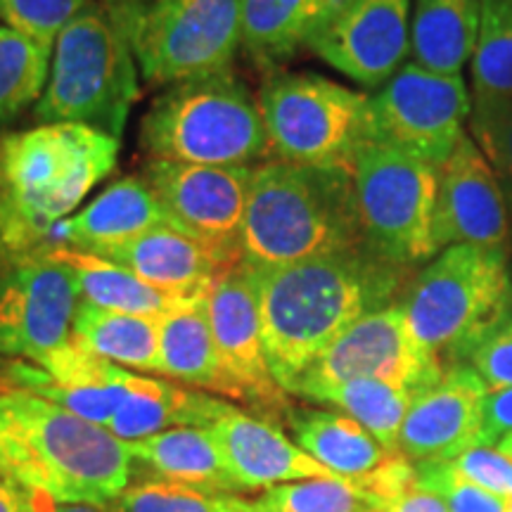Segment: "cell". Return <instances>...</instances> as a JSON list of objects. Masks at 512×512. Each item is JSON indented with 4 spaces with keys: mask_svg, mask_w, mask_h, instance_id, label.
Instances as JSON below:
<instances>
[{
    "mask_svg": "<svg viewBox=\"0 0 512 512\" xmlns=\"http://www.w3.org/2000/svg\"><path fill=\"white\" fill-rule=\"evenodd\" d=\"M486 384L467 363L448 366L415 396L399 434V453L413 463L453 460L479 446Z\"/></svg>",
    "mask_w": 512,
    "mask_h": 512,
    "instance_id": "19",
    "label": "cell"
},
{
    "mask_svg": "<svg viewBox=\"0 0 512 512\" xmlns=\"http://www.w3.org/2000/svg\"><path fill=\"white\" fill-rule=\"evenodd\" d=\"M131 377L126 368L69 339L38 366L12 358L0 373V387L41 396L93 425L107 427L128 396Z\"/></svg>",
    "mask_w": 512,
    "mask_h": 512,
    "instance_id": "18",
    "label": "cell"
},
{
    "mask_svg": "<svg viewBox=\"0 0 512 512\" xmlns=\"http://www.w3.org/2000/svg\"><path fill=\"white\" fill-rule=\"evenodd\" d=\"M136 458L105 427L22 389L0 387V475L55 505H110Z\"/></svg>",
    "mask_w": 512,
    "mask_h": 512,
    "instance_id": "2",
    "label": "cell"
},
{
    "mask_svg": "<svg viewBox=\"0 0 512 512\" xmlns=\"http://www.w3.org/2000/svg\"><path fill=\"white\" fill-rule=\"evenodd\" d=\"M50 60L53 46L0 24V124L41 100Z\"/></svg>",
    "mask_w": 512,
    "mask_h": 512,
    "instance_id": "32",
    "label": "cell"
},
{
    "mask_svg": "<svg viewBox=\"0 0 512 512\" xmlns=\"http://www.w3.org/2000/svg\"><path fill=\"white\" fill-rule=\"evenodd\" d=\"M363 242L389 264L415 268L439 254L437 202L441 166L387 145L363 143L351 162Z\"/></svg>",
    "mask_w": 512,
    "mask_h": 512,
    "instance_id": "8",
    "label": "cell"
},
{
    "mask_svg": "<svg viewBox=\"0 0 512 512\" xmlns=\"http://www.w3.org/2000/svg\"><path fill=\"white\" fill-rule=\"evenodd\" d=\"M309 401L335 406L339 413L361 422L389 453H399V434L415 394L401 384L358 377L318 389Z\"/></svg>",
    "mask_w": 512,
    "mask_h": 512,
    "instance_id": "31",
    "label": "cell"
},
{
    "mask_svg": "<svg viewBox=\"0 0 512 512\" xmlns=\"http://www.w3.org/2000/svg\"><path fill=\"white\" fill-rule=\"evenodd\" d=\"M510 216L501 178L486 162L475 140L465 136L441 164L437 238L439 252L453 245H475L510 252Z\"/></svg>",
    "mask_w": 512,
    "mask_h": 512,
    "instance_id": "17",
    "label": "cell"
},
{
    "mask_svg": "<svg viewBox=\"0 0 512 512\" xmlns=\"http://www.w3.org/2000/svg\"><path fill=\"white\" fill-rule=\"evenodd\" d=\"M138 100V62L131 38L98 0L60 31L46 91L34 107L38 124H81L121 138Z\"/></svg>",
    "mask_w": 512,
    "mask_h": 512,
    "instance_id": "7",
    "label": "cell"
},
{
    "mask_svg": "<svg viewBox=\"0 0 512 512\" xmlns=\"http://www.w3.org/2000/svg\"><path fill=\"white\" fill-rule=\"evenodd\" d=\"M164 223L169 219L155 190L143 176H126L102 190L79 214L57 223L48 233V242L55 240V249H76L100 256Z\"/></svg>",
    "mask_w": 512,
    "mask_h": 512,
    "instance_id": "22",
    "label": "cell"
},
{
    "mask_svg": "<svg viewBox=\"0 0 512 512\" xmlns=\"http://www.w3.org/2000/svg\"><path fill=\"white\" fill-rule=\"evenodd\" d=\"M79 304V280L57 249L10 259L0 268L3 354L43 363L72 339Z\"/></svg>",
    "mask_w": 512,
    "mask_h": 512,
    "instance_id": "12",
    "label": "cell"
},
{
    "mask_svg": "<svg viewBox=\"0 0 512 512\" xmlns=\"http://www.w3.org/2000/svg\"><path fill=\"white\" fill-rule=\"evenodd\" d=\"M100 256L178 299L209 297L216 280L238 266L171 223L147 230L140 238Z\"/></svg>",
    "mask_w": 512,
    "mask_h": 512,
    "instance_id": "21",
    "label": "cell"
},
{
    "mask_svg": "<svg viewBox=\"0 0 512 512\" xmlns=\"http://www.w3.org/2000/svg\"><path fill=\"white\" fill-rule=\"evenodd\" d=\"M470 64L472 93L512 95V0H482Z\"/></svg>",
    "mask_w": 512,
    "mask_h": 512,
    "instance_id": "34",
    "label": "cell"
},
{
    "mask_svg": "<svg viewBox=\"0 0 512 512\" xmlns=\"http://www.w3.org/2000/svg\"><path fill=\"white\" fill-rule=\"evenodd\" d=\"M252 512H273V510H266V508H261L259 501H256V498H254V501H252Z\"/></svg>",
    "mask_w": 512,
    "mask_h": 512,
    "instance_id": "48",
    "label": "cell"
},
{
    "mask_svg": "<svg viewBox=\"0 0 512 512\" xmlns=\"http://www.w3.org/2000/svg\"><path fill=\"white\" fill-rule=\"evenodd\" d=\"M508 512H512V501H508Z\"/></svg>",
    "mask_w": 512,
    "mask_h": 512,
    "instance_id": "51",
    "label": "cell"
},
{
    "mask_svg": "<svg viewBox=\"0 0 512 512\" xmlns=\"http://www.w3.org/2000/svg\"><path fill=\"white\" fill-rule=\"evenodd\" d=\"M72 339L121 368L159 375V318L107 311L81 302L74 316Z\"/></svg>",
    "mask_w": 512,
    "mask_h": 512,
    "instance_id": "29",
    "label": "cell"
},
{
    "mask_svg": "<svg viewBox=\"0 0 512 512\" xmlns=\"http://www.w3.org/2000/svg\"><path fill=\"white\" fill-rule=\"evenodd\" d=\"M510 313H512V266H510Z\"/></svg>",
    "mask_w": 512,
    "mask_h": 512,
    "instance_id": "50",
    "label": "cell"
},
{
    "mask_svg": "<svg viewBox=\"0 0 512 512\" xmlns=\"http://www.w3.org/2000/svg\"><path fill=\"white\" fill-rule=\"evenodd\" d=\"M366 512H448L446 505L441 503L430 491H425L422 486L415 484L413 489H408L406 494L396 496L394 501H387L382 505H375Z\"/></svg>",
    "mask_w": 512,
    "mask_h": 512,
    "instance_id": "42",
    "label": "cell"
},
{
    "mask_svg": "<svg viewBox=\"0 0 512 512\" xmlns=\"http://www.w3.org/2000/svg\"><path fill=\"white\" fill-rule=\"evenodd\" d=\"M36 498L38 494L15 484L12 479H0V512H41Z\"/></svg>",
    "mask_w": 512,
    "mask_h": 512,
    "instance_id": "44",
    "label": "cell"
},
{
    "mask_svg": "<svg viewBox=\"0 0 512 512\" xmlns=\"http://www.w3.org/2000/svg\"><path fill=\"white\" fill-rule=\"evenodd\" d=\"M448 463L470 482L512 501V460L496 446H475Z\"/></svg>",
    "mask_w": 512,
    "mask_h": 512,
    "instance_id": "39",
    "label": "cell"
},
{
    "mask_svg": "<svg viewBox=\"0 0 512 512\" xmlns=\"http://www.w3.org/2000/svg\"><path fill=\"white\" fill-rule=\"evenodd\" d=\"M233 408L204 392L133 373L128 396L105 430L128 444L174 427H211Z\"/></svg>",
    "mask_w": 512,
    "mask_h": 512,
    "instance_id": "23",
    "label": "cell"
},
{
    "mask_svg": "<svg viewBox=\"0 0 512 512\" xmlns=\"http://www.w3.org/2000/svg\"><path fill=\"white\" fill-rule=\"evenodd\" d=\"M411 12V0H347L306 48L351 81L380 88L411 53Z\"/></svg>",
    "mask_w": 512,
    "mask_h": 512,
    "instance_id": "16",
    "label": "cell"
},
{
    "mask_svg": "<svg viewBox=\"0 0 512 512\" xmlns=\"http://www.w3.org/2000/svg\"><path fill=\"white\" fill-rule=\"evenodd\" d=\"M102 10L110 15V19L124 34L131 38L136 31L140 17L145 15V10L150 8L152 0H98Z\"/></svg>",
    "mask_w": 512,
    "mask_h": 512,
    "instance_id": "43",
    "label": "cell"
},
{
    "mask_svg": "<svg viewBox=\"0 0 512 512\" xmlns=\"http://www.w3.org/2000/svg\"><path fill=\"white\" fill-rule=\"evenodd\" d=\"M347 0H245L242 48L254 62L275 67L318 34Z\"/></svg>",
    "mask_w": 512,
    "mask_h": 512,
    "instance_id": "25",
    "label": "cell"
},
{
    "mask_svg": "<svg viewBox=\"0 0 512 512\" xmlns=\"http://www.w3.org/2000/svg\"><path fill=\"white\" fill-rule=\"evenodd\" d=\"M415 475L418 486L441 498L448 512H508L505 498L470 482L448 460L415 463Z\"/></svg>",
    "mask_w": 512,
    "mask_h": 512,
    "instance_id": "37",
    "label": "cell"
},
{
    "mask_svg": "<svg viewBox=\"0 0 512 512\" xmlns=\"http://www.w3.org/2000/svg\"><path fill=\"white\" fill-rule=\"evenodd\" d=\"M93 0H0L5 27L55 46V38Z\"/></svg>",
    "mask_w": 512,
    "mask_h": 512,
    "instance_id": "38",
    "label": "cell"
},
{
    "mask_svg": "<svg viewBox=\"0 0 512 512\" xmlns=\"http://www.w3.org/2000/svg\"><path fill=\"white\" fill-rule=\"evenodd\" d=\"M53 512H114L110 505H91V503H79V505H55Z\"/></svg>",
    "mask_w": 512,
    "mask_h": 512,
    "instance_id": "45",
    "label": "cell"
},
{
    "mask_svg": "<svg viewBox=\"0 0 512 512\" xmlns=\"http://www.w3.org/2000/svg\"><path fill=\"white\" fill-rule=\"evenodd\" d=\"M209 432L219 441L230 475L240 491H266L271 486L302 479H337L335 472L313 460L273 422L252 418L240 408H233L216 420Z\"/></svg>",
    "mask_w": 512,
    "mask_h": 512,
    "instance_id": "20",
    "label": "cell"
},
{
    "mask_svg": "<svg viewBox=\"0 0 512 512\" xmlns=\"http://www.w3.org/2000/svg\"><path fill=\"white\" fill-rule=\"evenodd\" d=\"M283 418L290 427L294 444L304 448L313 460L328 467L337 477L354 479L370 475L389 456H394L361 422L339 411L290 406Z\"/></svg>",
    "mask_w": 512,
    "mask_h": 512,
    "instance_id": "24",
    "label": "cell"
},
{
    "mask_svg": "<svg viewBox=\"0 0 512 512\" xmlns=\"http://www.w3.org/2000/svg\"><path fill=\"white\" fill-rule=\"evenodd\" d=\"M508 254L475 245L446 247L403 292L413 337L446 368L465 363L510 316Z\"/></svg>",
    "mask_w": 512,
    "mask_h": 512,
    "instance_id": "6",
    "label": "cell"
},
{
    "mask_svg": "<svg viewBox=\"0 0 512 512\" xmlns=\"http://www.w3.org/2000/svg\"><path fill=\"white\" fill-rule=\"evenodd\" d=\"M363 247L351 166L278 159L254 166L242 230L247 266L278 268Z\"/></svg>",
    "mask_w": 512,
    "mask_h": 512,
    "instance_id": "4",
    "label": "cell"
},
{
    "mask_svg": "<svg viewBox=\"0 0 512 512\" xmlns=\"http://www.w3.org/2000/svg\"><path fill=\"white\" fill-rule=\"evenodd\" d=\"M211 335L230 396L264 411L285 413V389L268 366L264 323L249 266H233L216 280L207 297Z\"/></svg>",
    "mask_w": 512,
    "mask_h": 512,
    "instance_id": "15",
    "label": "cell"
},
{
    "mask_svg": "<svg viewBox=\"0 0 512 512\" xmlns=\"http://www.w3.org/2000/svg\"><path fill=\"white\" fill-rule=\"evenodd\" d=\"M110 508L114 512H252V501L171 479H152L128 486L114 498Z\"/></svg>",
    "mask_w": 512,
    "mask_h": 512,
    "instance_id": "35",
    "label": "cell"
},
{
    "mask_svg": "<svg viewBox=\"0 0 512 512\" xmlns=\"http://www.w3.org/2000/svg\"><path fill=\"white\" fill-rule=\"evenodd\" d=\"M482 0H415L411 57L437 74H460L472 60Z\"/></svg>",
    "mask_w": 512,
    "mask_h": 512,
    "instance_id": "28",
    "label": "cell"
},
{
    "mask_svg": "<svg viewBox=\"0 0 512 512\" xmlns=\"http://www.w3.org/2000/svg\"><path fill=\"white\" fill-rule=\"evenodd\" d=\"M259 107L278 162L351 166L368 140V95L320 74H271Z\"/></svg>",
    "mask_w": 512,
    "mask_h": 512,
    "instance_id": "9",
    "label": "cell"
},
{
    "mask_svg": "<svg viewBox=\"0 0 512 512\" xmlns=\"http://www.w3.org/2000/svg\"><path fill=\"white\" fill-rule=\"evenodd\" d=\"M467 126L501 183H512V95L472 93Z\"/></svg>",
    "mask_w": 512,
    "mask_h": 512,
    "instance_id": "36",
    "label": "cell"
},
{
    "mask_svg": "<svg viewBox=\"0 0 512 512\" xmlns=\"http://www.w3.org/2000/svg\"><path fill=\"white\" fill-rule=\"evenodd\" d=\"M496 448H498V451H501V453H505V456H508V458L512 460V434H510V437H505Z\"/></svg>",
    "mask_w": 512,
    "mask_h": 512,
    "instance_id": "47",
    "label": "cell"
},
{
    "mask_svg": "<svg viewBox=\"0 0 512 512\" xmlns=\"http://www.w3.org/2000/svg\"><path fill=\"white\" fill-rule=\"evenodd\" d=\"M0 479H3V475H0Z\"/></svg>",
    "mask_w": 512,
    "mask_h": 512,
    "instance_id": "52",
    "label": "cell"
},
{
    "mask_svg": "<svg viewBox=\"0 0 512 512\" xmlns=\"http://www.w3.org/2000/svg\"><path fill=\"white\" fill-rule=\"evenodd\" d=\"M470 366L477 370L489 392L512 387V313L472 351Z\"/></svg>",
    "mask_w": 512,
    "mask_h": 512,
    "instance_id": "40",
    "label": "cell"
},
{
    "mask_svg": "<svg viewBox=\"0 0 512 512\" xmlns=\"http://www.w3.org/2000/svg\"><path fill=\"white\" fill-rule=\"evenodd\" d=\"M140 147L159 162L200 166L271 157L259 100L230 69L166 86L140 124Z\"/></svg>",
    "mask_w": 512,
    "mask_h": 512,
    "instance_id": "5",
    "label": "cell"
},
{
    "mask_svg": "<svg viewBox=\"0 0 512 512\" xmlns=\"http://www.w3.org/2000/svg\"><path fill=\"white\" fill-rule=\"evenodd\" d=\"M505 192V204H508V216H510V228H512V183H501Z\"/></svg>",
    "mask_w": 512,
    "mask_h": 512,
    "instance_id": "46",
    "label": "cell"
},
{
    "mask_svg": "<svg viewBox=\"0 0 512 512\" xmlns=\"http://www.w3.org/2000/svg\"><path fill=\"white\" fill-rule=\"evenodd\" d=\"M143 178L155 190L171 226L204 242L230 264H242V230L254 166H200L150 159Z\"/></svg>",
    "mask_w": 512,
    "mask_h": 512,
    "instance_id": "14",
    "label": "cell"
},
{
    "mask_svg": "<svg viewBox=\"0 0 512 512\" xmlns=\"http://www.w3.org/2000/svg\"><path fill=\"white\" fill-rule=\"evenodd\" d=\"M245 0H152L131 36L152 86L228 72L242 48Z\"/></svg>",
    "mask_w": 512,
    "mask_h": 512,
    "instance_id": "10",
    "label": "cell"
},
{
    "mask_svg": "<svg viewBox=\"0 0 512 512\" xmlns=\"http://www.w3.org/2000/svg\"><path fill=\"white\" fill-rule=\"evenodd\" d=\"M249 271L268 366L287 394L344 330L394 304L411 285V268L389 264L366 247L278 268L249 266Z\"/></svg>",
    "mask_w": 512,
    "mask_h": 512,
    "instance_id": "1",
    "label": "cell"
},
{
    "mask_svg": "<svg viewBox=\"0 0 512 512\" xmlns=\"http://www.w3.org/2000/svg\"><path fill=\"white\" fill-rule=\"evenodd\" d=\"M256 501L273 512H366L380 505L368 475L278 484L266 489Z\"/></svg>",
    "mask_w": 512,
    "mask_h": 512,
    "instance_id": "33",
    "label": "cell"
},
{
    "mask_svg": "<svg viewBox=\"0 0 512 512\" xmlns=\"http://www.w3.org/2000/svg\"><path fill=\"white\" fill-rule=\"evenodd\" d=\"M159 375L230 396L211 335L207 297L185 299L159 318Z\"/></svg>",
    "mask_w": 512,
    "mask_h": 512,
    "instance_id": "26",
    "label": "cell"
},
{
    "mask_svg": "<svg viewBox=\"0 0 512 512\" xmlns=\"http://www.w3.org/2000/svg\"><path fill=\"white\" fill-rule=\"evenodd\" d=\"M119 138L38 124L0 138V242L12 259L48 252V233L117 166Z\"/></svg>",
    "mask_w": 512,
    "mask_h": 512,
    "instance_id": "3",
    "label": "cell"
},
{
    "mask_svg": "<svg viewBox=\"0 0 512 512\" xmlns=\"http://www.w3.org/2000/svg\"><path fill=\"white\" fill-rule=\"evenodd\" d=\"M444 370V363L413 337L401 302H394L344 330L306 370L292 394L309 399L332 384L373 377L401 384L418 396L439 382Z\"/></svg>",
    "mask_w": 512,
    "mask_h": 512,
    "instance_id": "13",
    "label": "cell"
},
{
    "mask_svg": "<svg viewBox=\"0 0 512 512\" xmlns=\"http://www.w3.org/2000/svg\"><path fill=\"white\" fill-rule=\"evenodd\" d=\"M128 451L162 479L216 494L240 491L209 427H174L155 437L128 441Z\"/></svg>",
    "mask_w": 512,
    "mask_h": 512,
    "instance_id": "27",
    "label": "cell"
},
{
    "mask_svg": "<svg viewBox=\"0 0 512 512\" xmlns=\"http://www.w3.org/2000/svg\"><path fill=\"white\" fill-rule=\"evenodd\" d=\"M512 434V387L486 392L479 446H498Z\"/></svg>",
    "mask_w": 512,
    "mask_h": 512,
    "instance_id": "41",
    "label": "cell"
},
{
    "mask_svg": "<svg viewBox=\"0 0 512 512\" xmlns=\"http://www.w3.org/2000/svg\"><path fill=\"white\" fill-rule=\"evenodd\" d=\"M472 100L463 74H437L406 62L368 95V140L441 166L463 140Z\"/></svg>",
    "mask_w": 512,
    "mask_h": 512,
    "instance_id": "11",
    "label": "cell"
},
{
    "mask_svg": "<svg viewBox=\"0 0 512 512\" xmlns=\"http://www.w3.org/2000/svg\"><path fill=\"white\" fill-rule=\"evenodd\" d=\"M62 259L74 268L76 280H79L81 302L107 311L133 313V316L162 318L171 309L185 299H178L174 294L157 290L155 285L145 283L136 273L128 268L114 264L102 256L76 252V249H57Z\"/></svg>",
    "mask_w": 512,
    "mask_h": 512,
    "instance_id": "30",
    "label": "cell"
},
{
    "mask_svg": "<svg viewBox=\"0 0 512 512\" xmlns=\"http://www.w3.org/2000/svg\"><path fill=\"white\" fill-rule=\"evenodd\" d=\"M5 363H8V356H5V354H3V349H0V368H3Z\"/></svg>",
    "mask_w": 512,
    "mask_h": 512,
    "instance_id": "49",
    "label": "cell"
}]
</instances>
